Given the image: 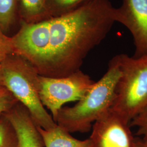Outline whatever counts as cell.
I'll use <instances>...</instances> for the list:
<instances>
[{"label":"cell","mask_w":147,"mask_h":147,"mask_svg":"<svg viewBox=\"0 0 147 147\" xmlns=\"http://www.w3.org/2000/svg\"><path fill=\"white\" fill-rule=\"evenodd\" d=\"M121 70L116 56L110 61L107 71L73 107H62L56 123L70 132H89L92 123L110 109L116 96V86Z\"/></svg>","instance_id":"obj_2"},{"label":"cell","mask_w":147,"mask_h":147,"mask_svg":"<svg viewBox=\"0 0 147 147\" xmlns=\"http://www.w3.org/2000/svg\"><path fill=\"white\" fill-rule=\"evenodd\" d=\"M136 147H147V142L141 139L136 138Z\"/></svg>","instance_id":"obj_17"},{"label":"cell","mask_w":147,"mask_h":147,"mask_svg":"<svg viewBox=\"0 0 147 147\" xmlns=\"http://www.w3.org/2000/svg\"><path fill=\"white\" fill-rule=\"evenodd\" d=\"M89 139L91 147H136L129 123L111 109L95 121Z\"/></svg>","instance_id":"obj_6"},{"label":"cell","mask_w":147,"mask_h":147,"mask_svg":"<svg viewBox=\"0 0 147 147\" xmlns=\"http://www.w3.org/2000/svg\"><path fill=\"white\" fill-rule=\"evenodd\" d=\"M115 22L130 32L135 47L134 57L147 55V0H122L115 8Z\"/></svg>","instance_id":"obj_7"},{"label":"cell","mask_w":147,"mask_h":147,"mask_svg":"<svg viewBox=\"0 0 147 147\" xmlns=\"http://www.w3.org/2000/svg\"><path fill=\"white\" fill-rule=\"evenodd\" d=\"M13 54L15 53L11 37L6 36L0 28V61Z\"/></svg>","instance_id":"obj_16"},{"label":"cell","mask_w":147,"mask_h":147,"mask_svg":"<svg viewBox=\"0 0 147 147\" xmlns=\"http://www.w3.org/2000/svg\"><path fill=\"white\" fill-rule=\"evenodd\" d=\"M94 82L81 70L59 78L39 75L40 99L44 106L50 111L55 121L63 104L81 100Z\"/></svg>","instance_id":"obj_5"},{"label":"cell","mask_w":147,"mask_h":147,"mask_svg":"<svg viewBox=\"0 0 147 147\" xmlns=\"http://www.w3.org/2000/svg\"><path fill=\"white\" fill-rule=\"evenodd\" d=\"M2 85L28 111L37 126L49 130L57 124L42 105L39 93V76L26 59L16 54L2 61Z\"/></svg>","instance_id":"obj_3"},{"label":"cell","mask_w":147,"mask_h":147,"mask_svg":"<svg viewBox=\"0 0 147 147\" xmlns=\"http://www.w3.org/2000/svg\"><path fill=\"white\" fill-rule=\"evenodd\" d=\"M37 129L42 138L44 147H91L89 138L84 140L76 139L58 125L49 130L39 126Z\"/></svg>","instance_id":"obj_9"},{"label":"cell","mask_w":147,"mask_h":147,"mask_svg":"<svg viewBox=\"0 0 147 147\" xmlns=\"http://www.w3.org/2000/svg\"><path fill=\"white\" fill-rule=\"evenodd\" d=\"M92 0H46L47 13L50 18L69 13Z\"/></svg>","instance_id":"obj_11"},{"label":"cell","mask_w":147,"mask_h":147,"mask_svg":"<svg viewBox=\"0 0 147 147\" xmlns=\"http://www.w3.org/2000/svg\"><path fill=\"white\" fill-rule=\"evenodd\" d=\"M109 0H92L63 16L37 23L22 21L11 37L14 53L39 75L63 78L80 70L88 53L116 22Z\"/></svg>","instance_id":"obj_1"},{"label":"cell","mask_w":147,"mask_h":147,"mask_svg":"<svg viewBox=\"0 0 147 147\" xmlns=\"http://www.w3.org/2000/svg\"><path fill=\"white\" fill-rule=\"evenodd\" d=\"M129 125L137 126L138 130L137 135L143 136L142 140L147 142V106L132 119Z\"/></svg>","instance_id":"obj_14"},{"label":"cell","mask_w":147,"mask_h":147,"mask_svg":"<svg viewBox=\"0 0 147 147\" xmlns=\"http://www.w3.org/2000/svg\"><path fill=\"white\" fill-rule=\"evenodd\" d=\"M18 102L15 97L5 87L0 88V116L10 110Z\"/></svg>","instance_id":"obj_15"},{"label":"cell","mask_w":147,"mask_h":147,"mask_svg":"<svg viewBox=\"0 0 147 147\" xmlns=\"http://www.w3.org/2000/svg\"><path fill=\"white\" fill-rule=\"evenodd\" d=\"M121 76L110 109L130 123L147 106V55L139 57L116 55Z\"/></svg>","instance_id":"obj_4"},{"label":"cell","mask_w":147,"mask_h":147,"mask_svg":"<svg viewBox=\"0 0 147 147\" xmlns=\"http://www.w3.org/2000/svg\"><path fill=\"white\" fill-rule=\"evenodd\" d=\"M17 0H0V28L7 31L16 19Z\"/></svg>","instance_id":"obj_12"},{"label":"cell","mask_w":147,"mask_h":147,"mask_svg":"<svg viewBox=\"0 0 147 147\" xmlns=\"http://www.w3.org/2000/svg\"><path fill=\"white\" fill-rule=\"evenodd\" d=\"M14 129L19 147H44L37 126L26 108L18 102L4 115Z\"/></svg>","instance_id":"obj_8"},{"label":"cell","mask_w":147,"mask_h":147,"mask_svg":"<svg viewBox=\"0 0 147 147\" xmlns=\"http://www.w3.org/2000/svg\"><path fill=\"white\" fill-rule=\"evenodd\" d=\"M22 21L37 23L50 19L47 13L46 0H17Z\"/></svg>","instance_id":"obj_10"},{"label":"cell","mask_w":147,"mask_h":147,"mask_svg":"<svg viewBox=\"0 0 147 147\" xmlns=\"http://www.w3.org/2000/svg\"><path fill=\"white\" fill-rule=\"evenodd\" d=\"M1 63H2V61H0V88L3 87V85H2V70H1L2 65H1Z\"/></svg>","instance_id":"obj_18"},{"label":"cell","mask_w":147,"mask_h":147,"mask_svg":"<svg viewBox=\"0 0 147 147\" xmlns=\"http://www.w3.org/2000/svg\"><path fill=\"white\" fill-rule=\"evenodd\" d=\"M0 147H19L16 131L4 115L0 116Z\"/></svg>","instance_id":"obj_13"}]
</instances>
